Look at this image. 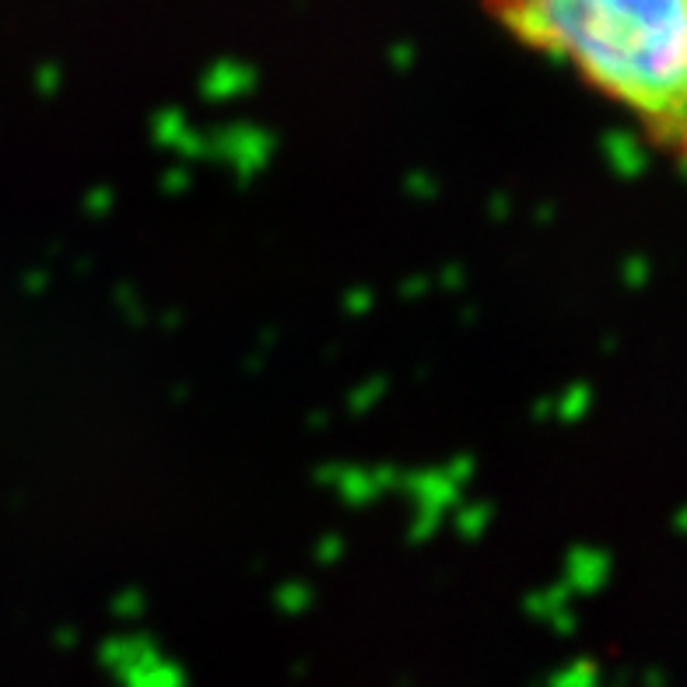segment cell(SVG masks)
Listing matches in <instances>:
<instances>
[{
	"label": "cell",
	"mask_w": 687,
	"mask_h": 687,
	"mask_svg": "<svg viewBox=\"0 0 687 687\" xmlns=\"http://www.w3.org/2000/svg\"><path fill=\"white\" fill-rule=\"evenodd\" d=\"M494 14L523 46L624 106L687 165V0H537Z\"/></svg>",
	"instance_id": "6da1fadb"
}]
</instances>
